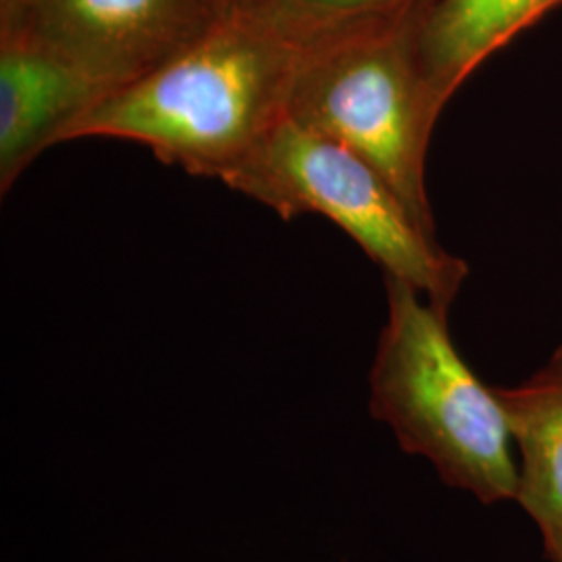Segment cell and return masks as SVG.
Returning a JSON list of instances; mask_svg holds the SVG:
<instances>
[{
  "instance_id": "obj_1",
  "label": "cell",
  "mask_w": 562,
  "mask_h": 562,
  "mask_svg": "<svg viewBox=\"0 0 562 562\" xmlns=\"http://www.w3.org/2000/svg\"><path fill=\"white\" fill-rule=\"evenodd\" d=\"M299 55L301 44L257 7L232 9L178 57L88 106L57 144L134 142L222 181L285 117Z\"/></svg>"
},
{
  "instance_id": "obj_10",
  "label": "cell",
  "mask_w": 562,
  "mask_h": 562,
  "mask_svg": "<svg viewBox=\"0 0 562 562\" xmlns=\"http://www.w3.org/2000/svg\"><path fill=\"white\" fill-rule=\"evenodd\" d=\"M36 0H0V32L21 27Z\"/></svg>"
},
{
  "instance_id": "obj_11",
  "label": "cell",
  "mask_w": 562,
  "mask_h": 562,
  "mask_svg": "<svg viewBox=\"0 0 562 562\" xmlns=\"http://www.w3.org/2000/svg\"><path fill=\"white\" fill-rule=\"evenodd\" d=\"M222 2L227 9H238V7H244V4H252V0H222Z\"/></svg>"
},
{
  "instance_id": "obj_8",
  "label": "cell",
  "mask_w": 562,
  "mask_h": 562,
  "mask_svg": "<svg viewBox=\"0 0 562 562\" xmlns=\"http://www.w3.org/2000/svg\"><path fill=\"white\" fill-rule=\"evenodd\" d=\"M562 0H427L417 18L423 76L443 111L471 74Z\"/></svg>"
},
{
  "instance_id": "obj_5",
  "label": "cell",
  "mask_w": 562,
  "mask_h": 562,
  "mask_svg": "<svg viewBox=\"0 0 562 562\" xmlns=\"http://www.w3.org/2000/svg\"><path fill=\"white\" fill-rule=\"evenodd\" d=\"M229 11L222 0H36L21 27L109 94L178 57Z\"/></svg>"
},
{
  "instance_id": "obj_7",
  "label": "cell",
  "mask_w": 562,
  "mask_h": 562,
  "mask_svg": "<svg viewBox=\"0 0 562 562\" xmlns=\"http://www.w3.org/2000/svg\"><path fill=\"white\" fill-rule=\"evenodd\" d=\"M496 392L519 462L517 503L550 559L562 552V344L531 378Z\"/></svg>"
},
{
  "instance_id": "obj_9",
  "label": "cell",
  "mask_w": 562,
  "mask_h": 562,
  "mask_svg": "<svg viewBox=\"0 0 562 562\" xmlns=\"http://www.w3.org/2000/svg\"><path fill=\"white\" fill-rule=\"evenodd\" d=\"M427 0H255L299 44L419 13Z\"/></svg>"
},
{
  "instance_id": "obj_4",
  "label": "cell",
  "mask_w": 562,
  "mask_h": 562,
  "mask_svg": "<svg viewBox=\"0 0 562 562\" xmlns=\"http://www.w3.org/2000/svg\"><path fill=\"white\" fill-rule=\"evenodd\" d=\"M222 181L285 222L322 215L336 223L385 278L411 285L443 315L461 294L467 262L443 248L396 188L361 155L288 115Z\"/></svg>"
},
{
  "instance_id": "obj_6",
  "label": "cell",
  "mask_w": 562,
  "mask_h": 562,
  "mask_svg": "<svg viewBox=\"0 0 562 562\" xmlns=\"http://www.w3.org/2000/svg\"><path fill=\"white\" fill-rule=\"evenodd\" d=\"M102 97L80 67L27 30L0 32V194Z\"/></svg>"
},
{
  "instance_id": "obj_3",
  "label": "cell",
  "mask_w": 562,
  "mask_h": 562,
  "mask_svg": "<svg viewBox=\"0 0 562 562\" xmlns=\"http://www.w3.org/2000/svg\"><path fill=\"white\" fill-rule=\"evenodd\" d=\"M417 18L301 44L285 115L361 155L436 229L427 153L442 111L423 76Z\"/></svg>"
},
{
  "instance_id": "obj_2",
  "label": "cell",
  "mask_w": 562,
  "mask_h": 562,
  "mask_svg": "<svg viewBox=\"0 0 562 562\" xmlns=\"http://www.w3.org/2000/svg\"><path fill=\"white\" fill-rule=\"evenodd\" d=\"M385 296L387 322L369 373L371 415L450 487L483 504L517 503L519 462L496 387L462 359L448 315L392 278Z\"/></svg>"
},
{
  "instance_id": "obj_12",
  "label": "cell",
  "mask_w": 562,
  "mask_h": 562,
  "mask_svg": "<svg viewBox=\"0 0 562 562\" xmlns=\"http://www.w3.org/2000/svg\"><path fill=\"white\" fill-rule=\"evenodd\" d=\"M550 562H562V552L554 554V557H550Z\"/></svg>"
},
{
  "instance_id": "obj_13",
  "label": "cell",
  "mask_w": 562,
  "mask_h": 562,
  "mask_svg": "<svg viewBox=\"0 0 562 562\" xmlns=\"http://www.w3.org/2000/svg\"><path fill=\"white\" fill-rule=\"evenodd\" d=\"M252 2H255V0H252Z\"/></svg>"
}]
</instances>
